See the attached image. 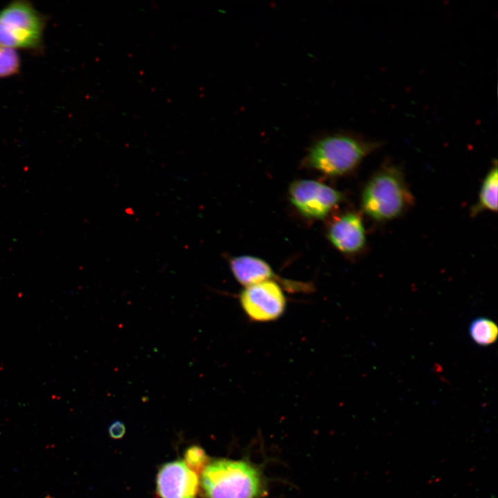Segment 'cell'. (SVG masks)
<instances>
[{
	"label": "cell",
	"instance_id": "4fadbf2b",
	"mask_svg": "<svg viewBox=\"0 0 498 498\" xmlns=\"http://www.w3.org/2000/svg\"><path fill=\"white\" fill-rule=\"evenodd\" d=\"M185 460L186 465L197 474L206 465L208 456L201 448L194 445L186 450Z\"/></svg>",
	"mask_w": 498,
	"mask_h": 498
},
{
	"label": "cell",
	"instance_id": "30bf717a",
	"mask_svg": "<svg viewBox=\"0 0 498 498\" xmlns=\"http://www.w3.org/2000/svg\"><path fill=\"white\" fill-rule=\"evenodd\" d=\"M497 164L492 167L484 178L476 204L471 209V216H476L483 211L497 210Z\"/></svg>",
	"mask_w": 498,
	"mask_h": 498
},
{
	"label": "cell",
	"instance_id": "8992f818",
	"mask_svg": "<svg viewBox=\"0 0 498 498\" xmlns=\"http://www.w3.org/2000/svg\"><path fill=\"white\" fill-rule=\"evenodd\" d=\"M288 194L292 204L302 214L313 219L327 216L343 198L337 190L307 179L294 181L289 187Z\"/></svg>",
	"mask_w": 498,
	"mask_h": 498
},
{
	"label": "cell",
	"instance_id": "5b68a950",
	"mask_svg": "<svg viewBox=\"0 0 498 498\" xmlns=\"http://www.w3.org/2000/svg\"><path fill=\"white\" fill-rule=\"evenodd\" d=\"M239 302L251 321L267 322L278 320L286 308V298L281 286L267 280L245 287Z\"/></svg>",
	"mask_w": 498,
	"mask_h": 498
},
{
	"label": "cell",
	"instance_id": "ba28073f",
	"mask_svg": "<svg viewBox=\"0 0 498 498\" xmlns=\"http://www.w3.org/2000/svg\"><path fill=\"white\" fill-rule=\"evenodd\" d=\"M327 236L335 248L347 255L360 252L366 245L363 221L355 212H346L335 219L328 228Z\"/></svg>",
	"mask_w": 498,
	"mask_h": 498
},
{
	"label": "cell",
	"instance_id": "7c38bea8",
	"mask_svg": "<svg viewBox=\"0 0 498 498\" xmlns=\"http://www.w3.org/2000/svg\"><path fill=\"white\" fill-rule=\"evenodd\" d=\"M21 68V59L13 48L0 46V78L17 74Z\"/></svg>",
	"mask_w": 498,
	"mask_h": 498
},
{
	"label": "cell",
	"instance_id": "8fae6325",
	"mask_svg": "<svg viewBox=\"0 0 498 498\" xmlns=\"http://www.w3.org/2000/svg\"><path fill=\"white\" fill-rule=\"evenodd\" d=\"M469 332L470 338L475 343L481 346H488L496 341L498 328L491 320L478 317L470 323Z\"/></svg>",
	"mask_w": 498,
	"mask_h": 498
},
{
	"label": "cell",
	"instance_id": "52a82bcc",
	"mask_svg": "<svg viewBox=\"0 0 498 498\" xmlns=\"http://www.w3.org/2000/svg\"><path fill=\"white\" fill-rule=\"evenodd\" d=\"M198 487L197 474L184 461L165 464L157 475V490L161 498H194Z\"/></svg>",
	"mask_w": 498,
	"mask_h": 498
},
{
	"label": "cell",
	"instance_id": "7a4b0ae2",
	"mask_svg": "<svg viewBox=\"0 0 498 498\" xmlns=\"http://www.w3.org/2000/svg\"><path fill=\"white\" fill-rule=\"evenodd\" d=\"M414 201L402 171L397 166L387 165L380 167L367 182L360 203L366 215L382 222L403 214Z\"/></svg>",
	"mask_w": 498,
	"mask_h": 498
},
{
	"label": "cell",
	"instance_id": "3957f363",
	"mask_svg": "<svg viewBox=\"0 0 498 498\" xmlns=\"http://www.w3.org/2000/svg\"><path fill=\"white\" fill-rule=\"evenodd\" d=\"M201 483L208 498H257L263 490L259 471L244 461H212L203 470Z\"/></svg>",
	"mask_w": 498,
	"mask_h": 498
},
{
	"label": "cell",
	"instance_id": "277c9868",
	"mask_svg": "<svg viewBox=\"0 0 498 498\" xmlns=\"http://www.w3.org/2000/svg\"><path fill=\"white\" fill-rule=\"evenodd\" d=\"M47 20L30 1H10L0 10V46L42 52Z\"/></svg>",
	"mask_w": 498,
	"mask_h": 498
},
{
	"label": "cell",
	"instance_id": "9c48e42d",
	"mask_svg": "<svg viewBox=\"0 0 498 498\" xmlns=\"http://www.w3.org/2000/svg\"><path fill=\"white\" fill-rule=\"evenodd\" d=\"M229 266L234 278L244 287L272 280L274 276L270 266L257 257L241 255L232 257Z\"/></svg>",
	"mask_w": 498,
	"mask_h": 498
},
{
	"label": "cell",
	"instance_id": "6da1fadb",
	"mask_svg": "<svg viewBox=\"0 0 498 498\" xmlns=\"http://www.w3.org/2000/svg\"><path fill=\"white\" fill-rule=\"evenodd\" d=\"M380 145V142L365 140L349 133H327L313 142L304 162L327 176H342L354 170Z\"/></svg>",
	"mask_w": 498,
	"mask_h": 498
},
{
	"label": "cell",
	"instance_id": "5bb4252c",
	"mask_svg": "<svg viewBox=\"0 0 498 498\" xmlns=\"http://www.w3.org/2000/svg\"><path fill=\"white\" fill-rule=\"evenodd\" d=\"M109 433L111 437L120 439L122 437L125 433V426L121 421H116L109 426Z\"/></svg>",
	"mask_w": 498,
	"mask_h": 498
}]
</instances>
